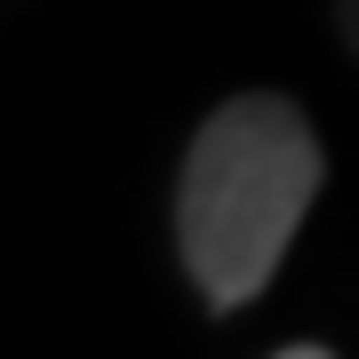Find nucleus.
Instances as JSON below:
<instances>
[{
    "instance_id": "1",
    "label": "nucleus",
    "mask_w": 359,
    "mask_h": 359,
    "mask_svg": "<svg viewBox=\"0 0 359 359\" xmlns=\"http://www.w3.org/2000/svg\"><path fill=\"white\" fill-rule=\"evenodd\" d=\"M320 176L327 152L311 120L271 88H248L200 120L176 176V248L216 311L264 295L287 240L304 231V208L320 200Z\"/></svg>"
},
{
    "instance_id": "2",
    "label": "nucleus",
    "mask_w": 359,
    "mask_h": 359,
    "mask_svg": "<svg viewBox=\"0 0 359 359\" xmlns=\"http://www.w3.org/2000/svg\"><path fill=\"white\" fill-rule=\"evenodd\" d=\"M335 25H344V40H351V56H359V0H335Z\"/></svg>"
},
{
    "instance_id": "3",
    "label": "nucleus",
    "mask_w": 359,
    "mask_h": 359,
    "mask_svg": "<svg viewBox=\"0 0 359 359\" xmlns=\"http://www.w3.org/2000/svg\"><path fill=\"white\" fill-rule=\"evenodd\" d=\"M280 359H327V351H320V344H287Z\"/></svg>"
}]
</instances>
